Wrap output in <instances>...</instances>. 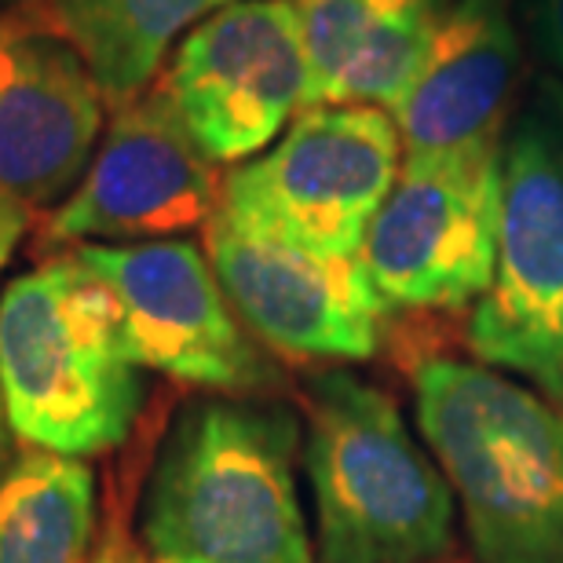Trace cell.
Listing matches in <instances>:
<instances>
[{
  "label": "cell",
  "mask_w": 563,
  "mask_h": 563,
  "mask_svg": "<svg viewBox=\"0 0 563 563\" xmlns=\"http://www.w3.org/2000/svg\"><path fill=\"white\" fill-rule=\"evenodd\" d=\"M286 407L198 399L162 439L140 509L151 563H314Z\"/></svg>",
  "instance_id": "obj_1"
},
{
  "label": "cell",
  "mask_w": 563,
  "mask_h": 563,
  "mask_svg": "<svg viewBox=\"0 0 563 563\" xmlns=\"http://www.w3.org/2000/svg\"><path fill=\"white\" fill-rule=\"evenodd\" d=\"M413 399L476 563H563V410L443 355L413 366Z\"/></svg>",
  "instance_id": "obj_2"
},
{
  "label": "cell",
  "mask_w": 563,
  "mask_h": 563,
  "mask_svg": "<svg viewBox=\"0 0 563 563\" xmlns=\"http://www.w3.org/2000/svg\"><path fill=\"white\" fill-rule=\"evenodd\" d=\"M0 399L19 443L66 457L121 446L143 410L118 303L77 253L0 292Z\"/></svg>",
  "instance_id": "obj_3"
},
{
  "label": "cell",
  "mask_w": 563,
  "mask_h": 563,
  "mask_svg": "<svg viewBox=\"0 0 563 563\" xmlns=\"http://www.w3.org/2000/svg\"><path fill=\"white\" fill-rule=\"evenodd\" d=\"M303 472L319 563H439L454 553V490L388 391L333 369L303 396Z\"/></svg>",
  "instance_id": "obj_4"
},
{
  "label": "cell",
  "mask_w": 563,
  "mask_h": 563,
  "mask_svg": "<svg viewBox=\"0 0 563 563\" xmlns=\"http://www.w3.org/2000/svg\"><path fill=\"white\" fill-rule=\"evenodd\" d=\"M402 168L399 129L380 107H311L220 187L217 212L325 256H355Z\"/></svg>",
  "instance_id": "obj_5"
},
{
  "label": "cell",
  "mask_w": 563,
  "mask_h": 563,
  "mask_svg": "<svg viewBox=\"0 0 563 563\" xmlns=\"http://www.w3.org/2000/svg\"><path fill=\"white\" fill-rule=\"evenodd\" d=\"M505 146L479 143L402 168L355 261L388 311H454L494 282Z\"/></svg>",
  "instance_id": "obj_6"
},
{
  "label": "cell",
  "mask_w": 563,
  "mask_h": 563,
  "mask_svg": "<svg viewBox=\"0 0 563 563\" xmlns=\"http://www.w3.org/2000/svg\"><path fill=\"white\" fill-rule=\"evenodd\" d=\"M501 176L498 264L465 344L563 410V157L553 136L523 125L505 146Z\"/></svg>",
  "instance_id": "obj_7"
},
{
  "label": "cell",
  "mask_w": 563,
  "mask_h": 563,
  "mask_svg": "<svg viewBox=\"0 0 563 563\" xmlns=\"http://www.w3.org/2000/svg\"><path fill=\"white\" fill-rule=\"evenodd\" d=\"M74 253L114 297L125 352L140 369L217 391H261L278 380L195 242L77 245Z\"/></svg>",
  "instance_id": "obj_8"
},
{
  "label": "cell",
  "mask_w": 563,
  "mask_h": 563,
  "mask_svg": "<svg viewBox=\"0 0 563 563\" xmlns=\"http://www.w3.org/2000/svg\"><path fill=\"white\" fill-rule=\"evenodd\" d=\"M162 88L217 165L264 154L308 103V52L292 0H239L198 22Z\"/></svg>",
  "instance_id": "obj_9"
},
{
  "label": "cell",
  "mask_w": 563,
  "mask_h": 563,
  "mask_svg": "<svg viewBox=\"0 0 563 563\" xmlns=\"http://www.w3.org/2000/svg\"><path fill=\"white\" fill-rule=\"evenodd\" d=\"M217 162L190 136L162 85L114 110L77 190L52 212V245L162 242L206 228L220 206Z\"/></svg>",
  "instance_id": "obj_10"
},
{
  "label": "cell",
  "mask_w": 563,
  "mask_h": 563,
  "mask_svg": "<svg viewBox=\"0 0 563 563\" xmlns=\"http://www.w3.org/2000/svg\"><path fill=\"white\" fill-rule=\"evenodd\" d=\"M206 256L234 314L272 352L341 363L377 352L388 308L355 256L300 250L220 212L206 223Z\"/></svg>",
  "instance_id": "obj_11"
},
{
  "label": "cell",
  "mask_w": 563,
  "mask_h": 563,
  "mask_svg": "<svg viewBox=\"0 0 563 563\" xmlns=\"http://www.w3.org/2000/svg\"><path fill=\"white\" fill-rule=\"evenodd\" d=\"M103 114V88L63 33H0V195L63 206L99 151Z\"/></svg>",
  "instance_id": "obj_12"
},
{
  "label": "cell",
  "mask_w": 563,
  "mask_h": 563,
  "mask_svg": "<svg viewBox=\"0 0 563 563\" xmlns=\"http://www.w3.org/2000/svg\"><path fill=\"white\" fill-rule=\"evenodd\" d=\"M520 70L505 0H454L428 59L388 110L402 157H435L501 140V110Z\"/></svg>",
  "instance_id": "obj_13"
},
{
  "label": "cell",
  "mask_w": 563,
  "mask_h": 563,
  "mask_svg": "<svg viewBox=\"0 0 563 563\" xmlns=\"http://www.w3.org/2000/svg\"><path fill=\"white\" fill-rule=\"evenodd\" d=\"M311 107L391 110L428 59L450 0H292Z\"/></svg>",
  "instance_id": "obj_14"
},
{
  "label": "cell",
  "mask_w": 563,
  "mask_h": 563,
  "mask_svg": "<svg viewBox=\"0 0 563 563\" xmlns=\"http://www.w3.org/2000/svg\"><path fill=\"white\" fill-rule=\"evenodd\" d=\"M228 4L239 0H48V11L118 110L151 88L179 37Z\"/></svg>",
  "instance_id": "obj_15"
},
{
  "label": "cell",
  "mask_w": 563,
  "mask_h": 563,
  "mask_svg": "<svg viewBox=\"0 0 563 563\" xmlns=\"http://www.w3.org/2000/svg\"><path fill=\"white\" fill-rule=\"evenodd\" d=\"M99 487L85 457L26 450L0 476V563H88Z\"/></svg>",
  "instance_id": "obj_16"
},
{
  "label": "cell",
  "mask_w": 563,
  "mask_h": 563,
  "mask_svg": "<svg viewBox=\"0 0 563 563\" xmlns=\"http://www.w3.org/2000/svg\"><path fill=\"white\" fill-rule=\"evenodd\" d=\"M26 228H30V209L19 206L15 198L0 195V272L8 267V261L15 256L19 242L26 239ZM11 428H8V413H4V399H0V476L4 468L11 465Z\"/></svg>",
  "instance_id": "obj_17"
},
{
  "label": "cell",
  "mask_w": 563,
  "mask_h": 563,
  "mask_svg": "<svg viewBox=\"0 0 563 563\" xmlns=\"http://www.w3.org/2000/svg\"><path fill=\"white\" fill-rule=\"evenodd\" d=\"M88 563H151L146 560V553L140 549V538L129 534L125 520H110L103 527V538H99L96 553L88 556Z\"/></svg>",
  "instance_id": "obj_18"
},
{
  "label": "cell",
  "mask_w": 563,
  "mask_h": 563,
  "mask_svg": "<svg viewBox=\"0 0 563 563\" xmlns=\"http://www.w3.org/2000/svg\"><path fill=\"white\" fill-rule=\"evenodd\" d=\"M538 44L545 59L563 70V0H538Z\"/></svg>",
  "instance_id": "obj_19"
},
{
  "label": "cell",
  "mask_w": 563,
  "mask_h": 563,
  "mask_svg": "<svg viewBox=\"0 0 563 563\" xmlns=\"http://www.w3.org/2000/svg\"><path fill=\"white\" fill-rule=\"evenodd\" d=\"M0 4H11V0H0Z\"/></svg>",
  "instance_id": "obj_20"
}]
</instances>
